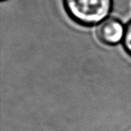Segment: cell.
<instances>
[{
    "label": "cell",
    "instance_id": "obj_1",
    "mask_svg": "<svg viewBox=\"0 0 131 131\" xmlns=\"http://www.w3.org/2000/svg\"><path fill=\"white\" fill-rule=\"evenodd\" d=\"M64 8L72 21L84 27L100 24L111 12L112 0H62Z\"/></svg>",
    "mask_w": 131,
    "mask_h": 131
},
{
    "label": "cell",
    "instance_id": "obj_2",
    "mask_svg": "<svg viewBox=\"0 0 131 131\" xmlns=\"http://www.w3.org/2000/svg\"><path fill=\"white\" fill-rule=\"evenodd\" d=\"M125 32V28L119 19L108 18L99 24L95 33L101 43L107 46H115L123 42Z\"/></svg>",
    "mask_w": 131,
    "mask_h": 131
},
{
    "label": "cell",
    "instance_id": "obj_3",
    "mask_svg": "<svg viewBox=\"0 0 131 131\" xmlns=\"http://www.w3.org/2000/svg\"><path fill=\"white\" fill-rule=\"evenodd\" d=\"M123 47L129 56L131 57V20L125 27V36L123 39Z\"/></svg>",
    "mask_w": 131,
    "mask_h": 131
},
{
    "label": "cell",
    "instance_id": "obj_4",
    "mask_svg": "<svg viewBox=\"0 0 131 131\" xmlns=\"http://www.w3.org/2000/svg\"><path fill=\"white\" fill-rule=\"evenodd\" d=\"M2 1H3V0H2Z\"/></svg>",
    "mask_w": 131,
    "mask_h": 131
}]
</instances>
